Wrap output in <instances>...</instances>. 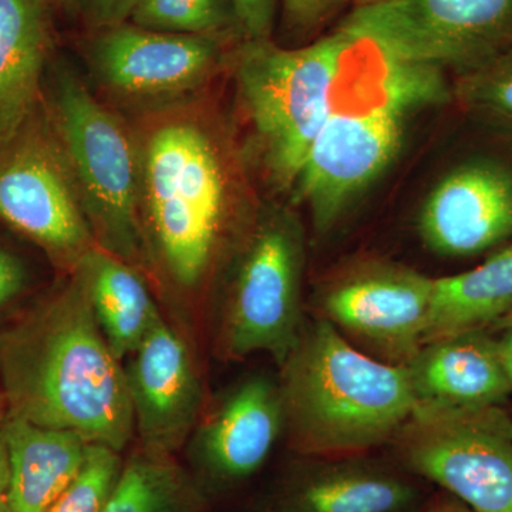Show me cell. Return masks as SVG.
I'll list each match as a JSON object with an SVG mask.
<instances>
[{"label": "cell", "instance_id": "cell-6", "mask_svg": "<svg viewBox=\"0 0 512 512\" xmlns=\"http://www.w3.org/2000/svg\"><path fill=\"white\" fill-rule=\"evenodd\" d=\"M350 36L343 30L308 46L285 49L269 40H242L235 79L252 144L275 187L295 190L325 123L330 94Z\"/></svg>", "mask_w": 512, "mask_h": 512}, {"label": "cell", "instance_id": "cell-15", "mask_svg": "<svg viewBox=\"0 0 512 512\" xmlns=\"http://www.w3.org/2000/svg\"><path fill=\"white\" fill-rule=\"evenodd\" d=\"M282 430L279 382L264 375L248 377L202 424L195 454L215 480H244L265 463Z\"/></svg>", "mask_w": 512, "mask_h": 512}, {"label": "cell", "instance_id": "cell-13", "mask_svg": "<svg viewBox=\"0 0 512 512\" xmlns=\"http://www.w3.org/2000/svg\"><path fill=\"white\" fill-rule=\"evenodd\" d=\"M130 357L124 370L134 433L146 450L170 456L190 436L201 409V384L190 352L161 318Z\"/></svg>", "mask_w": 512, "mask_h": 512}, {"label": "cell", "instance_id": "cell-9", "mask_svg": "<svg viewBox=\"0 0 512 512\" xmlns=\"http://www.w3.org/2000/svg\"><path fill=\"white\" fill-rule=\"evenodd\" d=\"M393 441L413 473L474 512H512V420L500 406H417Z\"/></svg>", "mask_w": 512, "mask_h": 512}, {"label": "cell", "instance_id": "cell-12", "mask_svg": "<svg viewBox=\"0 0 512 512\" xmlns=\"http://www.w3.org/2000/svg\"><path fill=\"white\" fill-rule=\"evenodd\" d=\"M436 279L404 266L369 264L333 282L322 311L373 357L406 366L426 342Z\"/></svg>", "mask_w": 512, "mask_h": 512}, {"label": "cell", "instance_id": "cell-11", "mask_svg": "<svg viewBox=\"0 0 512 512\" xmlns=\"http://www.w3.org/2000/svg\"><path fill=\"white\" fill-rule=\"evenodd\" d=\"M87 63L113 99L143 111L197 97L220 70L232 35H184L131 22L96 30Z\"/></svg>", "mask_w": 512, "mask_h": 512}, {"label": "cell", "instance_id": "cell-18", "mask_svg": "<svg viewBox=\"0 0 512 512\" xmlns=\"http://www.w3.org/2000/svg\"><path fill=\"white\" fill-rule=\"evenodd\" d=\"M419 491L387 468L366 461H322L286 488L279 512H414Z\"/></svg>", "mask_w": 512, "mask_h": 512}, {"label": "cell", "instance_id": "cell-22", "mask_svg": "<svg viewBox=\"0 0 512 512\" xmlns=\"http://www.w3.org/2000/svg\"><path fill=\"white\" fill-rule=\"evenodd\" d=\"M195 498L187 477L170 456L146 448L133 454L103 512H192Z\"/></svg>", "mask_w": 512, "mask_h": 512}, {"label": "cell", "instance_id": "cell-24", "mask_svg": "<svg viewBox=\"0 0 512 512\" xmlns=\"http://www.w3.org/2000/svg\"><path fill=\"white\" fill-rule=\"evenodd\" d=\"M121 470L119 451L89 444L79 474L46 512H103Z\"/></svg>", "mask_w": 512, "mask_h": 512}, {"label": "cell", "instance_id": "cell-14", "mask_svg": "<svg viewBox=\"0 0 512 512\" xmlns=\"http://www.w3.org/2000/svg\"><path fill=\"white\" fill-rule=\"evenodd\" d=\"M427 247L473 256L512 237V171L490 161L461 165L440 181L420 211Z\"/></svg>", "mask_w": 512, "mask_h": 512}, {"label": "cell", "instance_id": "cell-2", "mask_svg": "<svg viewBox=\"0 0 512 512\" xmlns=\"http://www.w3.org/2000/svg\"><path fill=\"white\" fill-rule=\"evenodd\" d=\"M348 35L328 117L295 187L318 234L335 227L396 160L412 117L448 99L443 69L399 59L373 40Z\"/></svg>", "mask_w": 512, "mask_h": 512}, {"label": "cell", "instance_id": "cell-8", "mask_svg": "<svg viewBox=\"0 0 512 512\" xmlns=\"http://www.w3.org/2000/svg\"><path fill=\"white\" fill-rule=\"evenodd\" d=\"M0 220L69 274L97 247L45 96L0 138Z\"/></svg>", "mask_w": 512, "mask_h": 512}, {"label": "cell", "instance_id": "cell-32", "mask_svg": "<svg viewBox=\"0 0 512 512\" xmlns=\"http://www.w3.org/2000/svg\"><path fill=\"white\" fill-rule=\"evenodd\" d=\"M426 512H474L454 497H444L430 505Z\"/></svg>", "mask_w": 512, "mask_h": 512}, {"label": "cell", "instance_id": "cell-31", "mask_svg": "<svg viewBox=\"0 0 512 512\" xmlns=\"http://www.w3.org/2000/svg\"><path fill=\"white\" fill-rule=\"evenodd\" d=\"M503 338L498 339V352L503 363L505 375L512 389V329L503 330Z\"/></svg>", "mask_w": 512, "mask_h": 512}, {"label": "cell", "instance_id": "cell-29", "mask_svg": "<svg viewBox=\"0 0 512 512\" xmlns=\"http://www.w3.org/2000/svg\"><path fill=\"white\" fill-rule=\"evenodd\" d=\"M26 284V272L15 255L0 247V308L16 298Z\"/></svg>", "mask_w": 512, "mask_h": 512}, {"label": "cell", "instance_id": "cell-4", "mask_svg": "<svg viewBox=\"0 0 512 512\" xmlns=\"http://www.w3.org/2000/svg\"><path fill=\"white\" fill-rule=\"evenodd\" d=\"M279 367L284 429L311 456L380 446L416 409L406 366L366 355L325 318L303 325Z\"/></svg>", "mask_w": 512, "mask_h": 512}, {"label": "cell", "instance_id": "cell-27", "mask_svg": "<svg viewBox=\"0 0 512 512\" xmlns=\"http://www.w3.org/2000/svg\"><path fill=\"white\" fill-rule=\"evenodd\" d=\"M343 0H281L282 23L292 35L318 29L339 9Z\"/></svg>", "mask_w": 512, "mask_h": 512}, {"label": "cell", "instance_id": "cell-28", "mask_svg": "<svg viewBox=\"0 0 512 512\" xmlns=\"http://www.w3.org/2000/svg\"><path fill=\"white\" fill-rule=\"evenodd\" d=\"M140 0H77L79 13L92 32L114 28L130 20Z\"/></svg>", "mask_w": 512, "mask_h": 512}, {"label": "cell", "instance_id": "cell-30", "mask_svg": "<svg viewBox=\"0 0 512 512\" xmlns=\"http://www.w3.org/2000/svg\"><path fill=\"white\" fill-rule=\"evenodd\" d=\"M0 512H12L10 507V474L8 453L0 437Z\"/></svg>", "mask_w": 512, "mask_h": 512}, {"label": "cell", "instance_id": "cell-34", "mask_svg": "<svg viewBox=\"0 0 512 512\" xmlns=\"http://www.w3.org/2000/svg\"><path fill=\"white\" fill-rule=\"evenodd\" d=\"M495 330H507L512 329V311L505 315L503 319L498 320L493 326Z\"/></svg>", "mask_w": 512, "mask_h": 512}, {"label": "cell", "instance_id": "cell-33", "mask_svg": "<svg viewBox=\"0 0 512 512\" xmlns=\"http://www.w3.org/2000/svg\"><path fill=\"white\" fill-rule=\"evenodd\" d=\"M56 8L62 9L64 13L67 15H76L79 13V5H77V0H53Z\"/></svg>", "mask_w": 512, "mask_h": 512}, {"label": "cell", "instance_id": "cell-35", "mask_svg": "<svg viewBox=\"0 0 512 512\" xmlns=\"http://www.w3.org/2000/svg\"><path fill=\"white\" fill-rule=\"evenodd\" d=\"M356 6L376 5V3L386 2V0H355Z\"/></svg>", "mask_w": 512, "mask_h": 512}, {"label": "cell", "instance_id": "cell-7", "mask_svg": "<svg viewBox=\"0 0 512 512\" xmlns=\"http://www.w3.org/2000/svg\"><path fill=\"white\" fill-rule=\"evenodd\" d=\"M303 232L286 208L262 211L229 279L222 343L229 356L268 353L281 366L301 336Z\"/></svg>", "mask_w": 512, "mask_h": 512}, {"label": "cell", "instance_id": "cell-21", "mask_svg": "<svg viewBox=\"0 0 512 512\" xmlns=\"http://www.w3.org/2000/svg\"><path fill=\"white\" fill-rule=\"evenodd\" d=\"M512 311V247L483 264L434 282L426 342L493 328Z\"/></svg>", "mask_w": 512, "mask_h": 512}, {"label": "cell", "instance_id": "cell-36", "mask_svg": "<svg viewBox=\"0 0 512 512\" xmlns=\"http://www.w3.org/2000/svg\"><path fill=\"white\" fill-rule=\"evenodd\" d=\"M3 404V394H2V389H0V406H2Z\"/></svg>", "mask_w": 512, "mask_h": 512}, {"label": "cell", "instance_id": "cell-19", "mask_svg": "<svg viewBox=\"0 0 512 512\" xmlns=\"http://www.w3.org/2000/svg\"><path fill=\"white\" fill-rule=\"evenodd\" d=\"M0 437L8 453L12 512H46L79 474L89 444L67 430L6 414Z\"/></svg>", "mask_w": 512, "mask_h": 512}, {"label": "cell", "instance_id": "cell-1", "mask_svg": "<svg viewBox=\"0 0 512 512\" xmlns=\"http://www.w3.org/2000/svg\"><path fill=\"white\" fill-rule=\"evenodd\" d=\"M0 389L6 414L37 426L119 453L133 437L126 370L77 271L0 335Z\"/></svg>", "mask_w": 512, "mask_h": 512}, {"label": "cell", "instance_id": "cell-10", "mask_svg": "<svg viewBox=\"0 0 512 512\" xmlns=\"http://www.w3.org/2000/svg\"><path fill=\"white\" fill-rule=\"evenodd\" d=\"M339 29L409 62L477 69L512 42V0H386L356 6Z\"/></svg>", "mask_w": 512, "mask_h": 512}, {"label": "cell", "instance_id": "cell-5", "mask_svg": "<svg viewBox=\"0 0 512 512\" xmlns=\"http://www.w3.org/2000/svg\"><path fill=\"white\" fill-rule=\"evenodd\" d=\"M43 96L69 158L97 247L131 266H150L140 215V156L133 124L50 62Z\"/></svg>", "mask_w": 512, "mask_h": 512}, {"label": "cell", "instance_id": "cell-3", "mask_svg": "<svg viewBox=\"0 0 512 512\" xmlns=\"http://www.w3.org/2000/svg\"><path fill=\"white\" fill-rule=\"evenodd\" d=\"M140 215L148 261L192 291L210 274L231 211L232 177L214 121L197 97L143 111Z\"/></svg>", "mask_w": 512, "mask_h": 512}, {"label": "cell", "instance_id": "cell-25", "mask_svg": "<svg viewBox=\"0 0 512 512\" xmlns=\"http://www.w3.org/2000/svg\"><path fill=\"white\" fill-rule=\"evenodd\" d=\"M466 94L480 109L512 120V49L477 67Z\"/></svg>", "mask_w": 512, "mask_h": 512}, {"label": "cell", "instance_id": "cell-20", "mask_svg": "<svg viewBox=\"0 0 512 512\" xmlns=\"http://www.w3.org/2000/svg\"><path fill=\"white\" fill-rule=\"evenodd\" d=\"M74 271L82 275L111 352L123 362L163 318L134 266L100 247L89 252Z\"/></svg>", "mask_w": 512, "mask_h": 512}, {"label": "cell", "instance_id": "cell-17", "mask_svg": "<svg viewBox=\"0 0 512 512\" xmlns=\"http://www.w3.org/2000/svg\"><path fill=\"white\" fill-rule=\"evenodd\" d=\"M55 9L53 0H0V138L43 99Z\"/></svg>", "mask_w": 512, "mask_h": 512}, {"label": "cell", "instance_id": "cell-26", "mask_svg": "<svg viewBox=\"0 0 512 512\" xmlns=\"http://www.w3.org/2000/svg\"><path fill=\"white\" fill-rule=\"evenodd\" d=\"M242 40H269L274 32L278 0H229Z\"/></svg>", "mask_w": 512, "mask_h": 512}, {"label": "cell", "instance_id": "cell-16", "mask_svg": "<svg viewBox=\"0 0 512 512\" xmlns=\"http://www.w3.org/2000/svg\"><path fill=\"white\" fill-rule=\"evenodd\" d=\"M416 407L483 409L512 392L497 340L470 330L424 343L406 365Z\"/></svg>", "mask_w": 512, "mask_h": 512}, {"label": "cell", "instance_id": "cell-23", "mask_svg": "<svg viewBox=\"0 0 512 512\" xmlns=\"http://www.w3.org/2000/svg\"><path fill=\"white\" fill-rule=\"evenodd\" d=\"M128 22L157 32L241 37L229 0H140Z\"/></svg>", "mask_w": 512, "mask_h": 512}]
</instances>
